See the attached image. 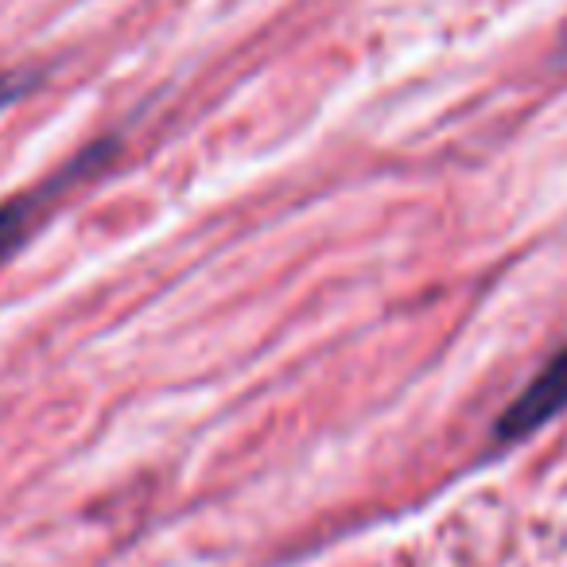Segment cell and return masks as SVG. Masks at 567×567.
I'll return each mask as SVG.
<instances>
[{"mask_svg": "<svg viewBox=\"0 0 567 567\" xmlns=\"http://www.w3.org/2000/svg\"><path fill=\"white\" fill-rule=\"evenodd\" d=\"M567 409V347L559 354H551L540 365L533 381L513 396L509 409L497 416L494 424V440L497 443H517L525 435L540 432L548 420H556Z\"/></svg>", "mask_w": 567, "mask_h": 567, "instance_id": "cell-1", "label": "cell"}, {"mask_svg": "<svg viewBox=\"0 0 567 567\" xmlns=\"http://www.w3.org/2000/svg\"><path fill=\"white\" fill-rule=\"evenodd\" d=\"M43 203H48V190H32V195H20L0 203V265L28 241V234L35 229Z\"/></svg>", "mask_w": 567, "mask_h": 567, "instance_id": "cell-2", "label": "cell"}, {"mask_svg": "<svg viewBox=\"0 0 567 567\" xmlns=\"http://www.w3.org/2000/svg\"><path fill=\"white\" fill-rule=\"evenodd\" d=\"M20 90H24V82H17V79H12V74H0V110H4V105L17 102Z\"/></svg>", "mask_w": 567, "mask_h": 567, "instance_id": "cell-3", "label": "cell"}]
</instances>
